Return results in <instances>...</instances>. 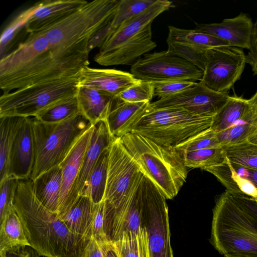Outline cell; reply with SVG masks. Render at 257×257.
Segmentation results:
<instances>
[{
    "mask_svg": "<svg viewBox=\"0 0 257 257\" xmlns=\"http://www.w3.org/2000/svg\"><path fill=\"white\" fill-rule=\"evenodd\" d=\"M89 39L57 47L40 32L28 33L16 48L1 57L0 88L7 93L80 74L89 64Z\"/></svg>",
    "mask_w": 257,
    "mask_h": 257,
    "instance_id": "cell-1",
    "label": "cell"
},
{
    "mask_svg": "<svg viewBox=\"0 0 257 257\" xmlns=\"http://www.w3.org/2000/svg\"><path fill=\"white\" fill-rule=\"evenodd\" d=\"M14 207L30 244L46 257H83L89 241L71 230L36 197L31 178L19 180Z\"/></svg>",
    "mask_w": 257,
    "mask_h": 257,
    "instance_id": "cell-2",
    "label": "cell"
},
{
    "mask_svg": "<svg viewBox=\"0 0 257 257\" xmlns=\"http://www.w3.org/2000/svg\"><path fill=\"white\" fill-rule=\"evenodd\" d=\"M210 242L221 254H257V215L226 190L213 209Z\"/></svg>",
    "mask_w": 257,
    "mask_h": 257,
    "instance_id": "cell-3",
    "label": "cell"
},
{
    "mask_svg": "<svg viewBox=\"0 0 257 257\" xmlns=\"http://www.w3.org/2000/svg\"><path fill=\"white\" fill-rule=\"evenodd\" d=\"M142 173L168 199L175 197L186 180L187 167L174 148L161 146L134 132L120 138Z\"/></svg>",
    "mask_w": 257,
    "mask_h": 257,
    "instance_id": "cell-4",
    "label": "cell"
},
{
    "mask_svg": "<svg viewBox=\"0 0 257 257\" xmlns=\"http://www.w3.org/2000/svg\"><path fill=\"white\" fill-rule=\"evenodd\" d=\"M213 116L198 115L178 108L153 109L150 105L131 132L161 146L175 148L210 129Z\"/></svg>",
    "mask_w": 257,
    "mask_h": 257,
    "instance_id": "cell-5",
    "label": "cell"
},
{
    "mask_svg": "<svg viewBox=\"0 0 257 257\" xmlns=\"http://www.w3.org/2000/svg\"><path fill=\"white\" fill-rule=\"evenodd\" d=\"M32 117L35 148L32 181L60 165L80 138L92 125L81 114L57 123H47Z\"/></svg>",
    "mask_w": 257,
    "mask_h": 257,
    "instance_id": "cell-6",
    "label": "cell"
},
{
    "mask_svg": "<svg viewBox=\"0 0 257 257\" xmlns=\"http://www.w3.org/2000/svg\"><path fill=\"white\" fill-rule=\"evenodd\" d=\"M119 1L95 0L38 32L53 46H69L90 38L112 19Z\"/></svg>",
    "mask_w": 257,
    "mask_h": 257,
    "instance_id": "cell-7",
    "label": "cell"
},
{
    "mask_svg": "<svg viewBox=\"0 0 257 257\" xmlns=\"http://www.w3.org/2000/svg\"><path fill=\"white\" fill-rule=\"evenodd\" d=\"M80 76V74L3 93L0 97V118L35 117L57 103L76 96Z\"/></svg>",
    "mask_w": 257,
    "mask_h": 257,
    "instance_id": "cell-8",
    "label": "cell"
},
{
    "mask_svg": "<svg viewBox=\"0 0 257 257\" xmlns=\"http://www.w3.org/2000/svg\"><path fill=\"white\" fill-rule=\"evenodd\" d=\"M142 226L148 233L150 257H174L167 198L146 176L142 178Z\"/></svg>",
    "mask_w": 257,
    "mask_h": 257,
    "instance_id": "cell-9",
    "label": "cell"
},
{
    "mask_svg": "<svg viewBox=\"0 0 257 257\" xmlns=\"http://www.w3.org/2000/svg\"><path fill=\"white\" fill-rule=\"evenodd\" d=\"M131 73L138 79L150 82L172 80L201 81L203 72L179 56L167 51L148 53L131 67Z\"/></svg>",
    "mask_w": 257,
    "mask_h": 257,
    "instance_id": "cell-10",
    "label": "cell"
},
{
    "mask_svg": "<svg viewBox=\"0 0 257 257\" xmlns=\"http://www.w3.org/2000/svg\"><path fill=\"white\" fill-rule=\"evenodd\" d=\"M143 174L120 138H116L109 147L105 207H116Z\"/></svg>",
    "mask_w": 257,
    "mask_h": 257,
    "instance_id": "cell-11",
    "label": "cell"
},
{
    "mask_svg": "<svg viewBox=\"0 0 257 257\" xmlns=\"http://www.w3.org/2000/svg\"><path fill=\"white\" fill-rule=\"evenodd\" d=\"M245 55L242 49L231 46L208 51L201 81L215 91L227 93L241 77Z\"/></svg>",
    "mask_w": 257,
    "mask_h": 257,
    "instance_id": "cell-12",
    "label": "cell"
},
{
    "mask_svg": "<svg viewBox=\"0 0 257 257\" xmlns=\"http://www.w3.org/2000/svg\"><path fill=\"white\" fill-rule=\"evenodd\" d=\"M167 38L169 54L179 56L191 63L203 72L206 64V54L210 50L230 46L229 43L214 36L168 26Z\"/></svg>",
    "mask_w": 257,
    "mask_h": 257,
    "instance_id": "cell-13",
    "label": "cell"
},
{
    "mask_svg": "<svg viewBox=\"0 0 257 257\" xmlns=\"http://www.w3.org/2000/svg\"><path fill=\"white\" fill-rule=\"evenodd\" d=\"M143 175L116 207L109 208L104 206V231L111 242L117 240L124 232H137L143 226Z\"/></svg>",
    "mask_w": 257,
    "mask_h": 257,
    "instance_id": "cell-14",
    "label": "cell"
},
{
    "mask_svg": "<svg viewBox=\"0 0 257 257\" xmlns=\"http://www.w3.org/2000/svg\"><path fill=\"white\" fill-rule=\"evenodd\" d=\"M227 93L215 91L202 81L181 92L150 103L153 109L178 108L205 116H214L225 104Z\"/></svg>",
    "mask_w": 257,
    "mask_h": 257,
    "instance_id": "cell-15",
    "label": "cell"
},
{
    "mask_svg": "<svg viewBox=\"0 0 257 257\" xmlns=\"http://www.w3.org/2000/svg\"><path fill=\"white\" fill-rule=\"evenodd\" d=\"M93 125L80 138L65 160L60 164L62 168V186L57 216L61 219L73 207V193L83 158L89 146Z\"/></svg>",
    "mask_w": 257,
    "mask_h": 257,
    "instance_id": "cell-16",
    "label": "cell"
},
{
    "mask_svg": "<svg viewBox=\"0 0 257 257\" xmlns=\"http://www.w3.org/2000/svg\"><path fill=\"white\" fill-rule=\"evenodd\" d=\"M173 7L172 2L156 0L151 6L133 17L113 33L100 48L96 57H102L138 38L143 30L164 12Z\"/></svg>",
    "mask_w": 257,
    "mask_h": 257,
    "instance_id": "cell-17",
    "label": "cell"
},
{
    "mask_svg": "<svg viewBox=\"0 0 257 257\" xmlns=\"http://www.w3.org/2000/svg\"><path fill=\"white\" fill-rule=\"evenodd\" d=\"M35 158L36 148L32 117H25L12 150L9 176L19 180L30 178Z\"/></svg>",
    "mask_w": 257,
    "mask_h": 257,
    "instance_id": "cell-18",
    "label": "cell"
},
{
    "mask_svg": "<svg viewBox=\"0 0 257 257\" xmlns=\"http://www.w3.org/2000/svg\"><path fill=\"white\" fill-rule=\"evenodd\" d=\"M196 32L210 34L228 42L231 47L248 50L253 26L251 18L240 13L219 23H195Z\"/></svg>",
    "mask_w": 257,
    "mask_h": 257,
    "instance_id": "cell-19",
    "label": "cell"
},
{
    "mask_svg": "<svg viewBox=\"0 0 257 257\" xmlns=\"http://www.w3.org/2000/svg\"><path fill=\"white\" fill-rule=\"evenodd\" d=\"M83 0H48L39 2L31 7L26 24L27 32H39L62 20L84 5Z\"/></svg>",
    "mask_w": 257,
    "mask_h": 257,
    "instance_id": "cell-20",
    "label": "cell"
},
{
    "mask_svg": "<svg viewBox=\"0 0 257 257\" xmlns=\"http://www.w3.org/2000/svg\"><path fill=\"white\" fill-rule=\"evenodd\" d=\"M140 80L127 72L87 66L81 72L78 85L105 91L117 96Z\"/></svg>",
    "mask_w": 257,
    "mask_h": 257,
    "instance_id": "cell-21",
    "label": "cell"
},
{
    "mask_svg": "<svg viewBox=\"0 0 257 257\" xmlns=\"http://www.w3.org/2000/svg\"><path fill=\"white\" fill-rule=\"evenodd\" d=\"M116 138L110 134L105 121L93 125L90 141L73 191L75 203L81 195L101 154Z\"/></svg>",
    "mask_w": 257,
    "mask_h": 257,
    "instance_id": "cell-22",
    "label": "cell"
},
{
    "mask_svg": "<svg viewBox=\"0 0 257 257\" xmlns=\"http://www.w3.org/2000/svg\"><path fill=\"white\" fill-rule=\"evenodd\" d=\"M76 97L81 114L92 125L105 121L113 106L120 100L108 92L79 85Z\"/></svg>",
    "mask_w": 257,
    "mask_h": 257,
    "instance_id": "cell-23",
    "label": "cell"
},
{
    "mask_svg": "<svg viewBox=\"0 0 257 257\" xmlns=\"http://www.w3.org/2000/svg\"><path fill=\"white\" fill-rule=\"evenodd\" d=\"M152 23L149 24L139 36L115 51L102 57H94L100 65H132L139 58L154 49L157 44L152 40Z\"/></svg>",
    "mask_w": 257,
    "mask_h": 257,
    "instance_id": "cell-24",
    "label": "cell"
},
{
    "mask_svg": "<svg viewBox=\"0 0 257 257\" xmlns=\"http://www.w3.org/2000/svg\"><path fill=\"white\" fill-rule=\"evenodd\" d=\"M150 102H128L120 99L113 106L105 122L110 134L121 138L133 126L150 107Z\"/></svg>",
    "mask_w": 257,
    "mask_h": 257,
    "instance_id": "cell-25",
    "label": "cell"
},
{
    "mask_svg": "<svg viewBox=\"0 0 257 257\" xmlns=\"http://www.w3.org/2000/svg\"><path fill=\"white\" fill-rule=\"evenodd\" d=\"M98 204L81 195L69 211L60 219L74 232L90 239Z\"/></svg>",
    "mask_w": 257,
    "mask_h": 257,
    "instance_id": "cell-26",
    "label": "cell"
},
{
    "mask_svg": "<svg viewBox=\"0 0 257 257\" xmlns=\"http://www.w3.org/2000/svg\"><path fill=\"white\" fill-rule=\"evenodd\" d=\"M62 171L60 165L42 174L33 181L34 192L46 208L57 215L62 186Z\"/></svg>",
    "mask_w": 257,
    "mask_h": 257,
    "instance_id": "cell-27",
    "label": "cell"
},
{
    "mask_svg": "<svg viewBox=\"0 0 257 257\" xmlns=\"http://www.w3.org/2000/svg\"><path fill=\"white\" fill-rule=\"evenodd\" d=\"M25 118L21 116L0 118V181L9 176L12 150Z\"/></svg>",
    "mask_w": 257,
    "mask_h": 257,
    "instance_id": "cell-28",
    "label": "cell"
},
{
    "mask_svg": "<svg viewBox=\"0 0 257 257\" xmlns=\"http://www.w3.org/2000/svg\"><path fill=\"white\" fill-rule=\"evenodd\" d=\"M257 133V111L249 106L244 115L228 128L216 133L221 145L248 142Z\"/></svg>",
    "mask_w": 257,
    "mask_h": 257,
    "instance_id": "cell-29",
    "label": "cell"
},
{
    "mask_svg": "<svg viewBox=\"0 0 257 257\" xmlns=\"http://www.w3.org/2000/svg\"><path fill=\"white\" fill-rule=\"evenodd\" d=\"M205 171L214 175L226 188V190L243 194L257 201V188L249 180L237 173L227 158L222 165L206 169Z\"/></svg>",
    "mask_w": 257,
    "mask_h": 257,
    "instance_id": "cell-30",
    "label": "cell"
},
{
    "mask_svg": "<svg viewBox=\"0 0 257 257\" xmlns=\"http://www.w3.org/2000/svg\"><path fill=\"white\" fill-rule=\"evenodd\" d=\"M0 225V251L6 252L22 246H30L15 208Z\"/></svg>",
    "mask_w": 257,
    "mask_h": 257,
    "instance_id": "cell-31",
    "label": "cell"
},
{
    "mask_svg": "<svg viewBox=\"0 0 257 257\" xmlns=\"http://www.w3.org/2000/svg\"><path fill=\"white\" fill-rule=\"evenodd\" d=\"M112 245L117 257H150L145 227L137 232H124Z\"/></svg>",
    "mask_w": 257,
    "mask_h": 257,
    "instance_id": "cell-32",
    "label": "cell"
},
{
    "mask_svg": "<svg viewBox=\"0 0 257 257\" xmlns=\"http://www.w3.org/2000/svg\"><path fill=\"white\" fill-rule=\"evenodd\" d=\"M249 106L248 99L229 96L225 104L213 116L211 130L218 133L228 128L244 115Z\"/></svg>",
    "mask_w": 257,
    "mask_h": 257,
    "instance_id": "cell-33",
    "label": "cell"
},
{
    "mask_svg": "<svg viewBox=\"0 0 257 257\" xmlns=\"http://www.w3.org/2000/svg\"><path fill=\"white\" fill-rule=\"evenodd\" d=\"M109 147L105 149L99 157L81 195L89 197L96 204L104 199L107 181Z\"/></svg>",
    "mask_w": 257,
    "mask_h": 257,
    "instance_id": "cell-34",
    "label": "cell"
},
{
    "mask_svg": "<svg viewBox=\"0 0 257 257\" xmlns=\"http://www.w3.org/2000/svg\"><path fill=\"white\" fill-rule=\"evenodd\" d=\"M187 168L206 169L224 164L226 157L222 147L204 149L181 154Z\"/></svg>",
    "mask_w": 257,
    "mask_h": 257,
    "instance_id": "cell-35",
    "label": "cell"
},
{
    "mask_svg": "<svg viewBox=\"0 0 257 257\" xmlns=\"http://www.w3.org/2000/svg\"><path fill=\"white\" fill-rule=\"evenodd\" d=\"M156 1V0L119 1L113 17L106 25L109 37L125 22L145 11Z\"/></svg>",
    "mask_w": 257,
    "mask_h": 257,
    "instance_id": "cell-36",
    "label": "cell"
},
{
    "mask_svg": "<svg viewBox=\"0 0 257 257\" xmlns=\"http://www.w3.org/2000/svg\"><path fill=\"white\" fill-rule=\"evenodd\" d=\"M81 114L76 96L47 108L34 117L47 123H57Z\"/></svg>",
    "mask_w": 257,
    "mask_h": 257,
    "instance_id": "cell-37",
    "label": "cell"
},
{
    "mask_svg": "<svg viewBox=\"0 0 257 257\" xmlns=\"http://www.w3.org/2000/svg\"><path fill=\"white\" fill-rule=\"evenodd\" d=\"M226 158L235 165L257 169V144L245 142L222 146Z\"/></svg>",
    "mask_w": 257,
    "mask_h": 257,
    "instance_id": "cell-38",
    "label": "cell"
},
{
    "mask_svg": "<svg viewBox=\"0 0 257 257\" xmlns=\"http://www.w3.org/2000/svg\"><path fill=\"white\" fill-rule=\"evenodd\" d=\"M19 179L9 176L0 181V223L15 208L14 200Z\"/></svg>",
    "mask_w": 257,
    "mask_h": 257,
    "instance_id": "cell-39",
    "label": "cell"
},
{
    "mask_svg": "<svg viewBox=\"0 0 257 257\" xmlns=\"http://www.w3.org/2000/svg\"><path fill=\"white\" fill-rule=\"evenodd\" d=\"M117 96L121 101L125 102H150L154 96V87L152 82L140 80Z\"/></svg>",
    "mask_w": 257,
    "mask_h": 257,
    "instance_id": "cell-40",
    "label": "cell"
},
{
    "mask_svg": "<svg viewBox=\"0 0 257 257\" xmlns=\"http://www.w3.org/2000/svg\"><path fill=\"white\" fill-rule=\"evenodd\" d=\"M220 147L222 146L217 138L216 133L210 128L174 149L181 154L189 151Z\"/></svg>",
    "mask_w": 257,
    "mask_h": 257,
    "instance_id": "cell-41",
    "label": "cell"
},
{
    "mask_svg": "<svg viewBox=\"0 0 257 257\" xmlns=\"http://www.w3.org/2000/svg\"><path fill=\"white\" fill-rule=\"evenodd\" d=\"M196 82L186 80L153 82L154 87V96L159 97L160 99L167 97L194 86Z\"/></svg>",
    "mask_w": 257,
    "mask_h": 257,
    "instance_id": "cell-42",
    "label": "cell"
},
{
    "mask_svg": "<svg viewBox=\"0 0 257 257\" xmlns=\"http://www.w3.org/2000/svg\"><path fill=\"white\" fill-rule=\"evenodd\" d=\"M104 202L98 203L92 227V236L99 242L108 243L110 242L104 231Z\"/></svg>",
    "mask_w": 257,
    "mask_h": 257,
    "instance_id": "cell-43",
    "label": "cell"
},
{
    "mask_svg": "<svg viewBox=\"0 0 257 257\" xmlns=\"http://www.w3.org/2000/svg\"><path fill=\"white\" fill-rule=\"evenodd\" d=\"M246 63L249 64L254 75H257V19L253 24L250 46L245 55Z\"/></svg>",
    "mask_w": 257,
    "mask_h": 257,
    "instance_id": "cell-44",
    "label": "cell"
},
{
    "mask_svg": "<svg viewBox=\"0 0 257 257\" xmlns=\"http://www.w3.org/2000/svg\"><path fill=\"white\" fill-rule=\"evenodd\" d=\"M111 242L102 243L92 236L85 248L83 257H105Z\"/></svg>",
    "mask_w": 257,
    "mask_h": 257,
    "instance_id": "cell-45",
    "label": "cell"
},
{
    "mask_svg": "<svg viewBox=\"0 0 257 257\" xmlns=\"http://www.w3.org/2000/svg\"><path fill=\"white\" fill-rule=\"evenodd\" d=\"M38 252L32 246H25L6 252V257H39Z\"/></svg>",
    "mask_w": 257,
    "mask_h": 257,
    "instance_id": "cell-46",
    "label": "cell"
},
{
    "mask_svg": "<svg viewBox=\"0 0 257 257\" xmlns=\"http://www.w3.org/2000/svg\"><path fill=\"white\" fill-rule=\"evenodd\" d=\"M231 164L238 175L249 180L257 188V169L249 168Z\"/></svg>",
    "mask_w": 257,
    "mask_h": 257,
    "instance_id": "cell-47",
    "label": "cell"
},
{
    "mask_svg": "<svg viewBox=\"0 0 257 257\" xmlns=\"http://www.w3.org/2000/svg\"><path fill=\"white\" fill-rule=\"evenodd\" d=\"M242 201L257 215V201L241 193H236Z\"/></svg>",
    "mask_w": 257,
    "mask_h": 257,
    "instance_id": "cell-48",
    "label": "cell"
},
{
    "mask_svg": "<svg viewBox=\"0 0 257 257\" xmlns=\"http://www.w3.org/2000/svg\"><path fill=\"white\" fill-rule=\"evenodd\" d=\"M225 257H257V254L246 253H234L227 254L224 255Z\"/></svg>",
    "mask_w": 257,
    "mask_h": 257,
    "instance_id": "cell-49",
    "label": "cell"
},
{
    "mask_svg": "<svg viewBox=\"0 0 257 257\" xmlns=\"http://www.w3.org/2000/svg\"><path fill=\"white\" fill-rule=\"evenodd\" d=\"M248 102L249 105L257 111V91L250 99H248Z\"/></svg>",
    "mask_w": 257,
    "mask_h": 257,
    "instance_id": "cell-50",
    "label": "cell"
},
{
    "mask_svg": "<svg viewBox=\"0 0 257 257\" xmlns=\"http://www.w3.org/2000/svg\"><path fill=\"white\" fill-rule=\"evenodd\" d=\"M105 257H117L115 251L112 247V242L110 246L106 251Z\"/></svg>",
    "mask_w": 257,
    "mask_h": 257,
    "instance_id": "cell-51",
    "label": "cell"
},
{
    "mask_svg": "<svg viewBox=\"0 0 257 257\" xmlns=\"http://www.w3.org/2000/svg\"><path fill=\"white\" fill-rule=\"evenodd\" d=\"M248 142L257 144V133L249 140Z\"/></svg>",
    "mask_w": 257,
    "mask_h": 257,
    "instance_id": "cell-52",
    "label": "cell"
},
{
    "mask_svg": "<svg viewBox=\"0 0 257 257\" xmlns=\"http://www.w3.org/2000/svg\"><path fill=\"white\" fill-rule=\"evenodd\" d=\"M1 257H6V251H0Z\"/></svg>",
    "mask_w": 257,
    "mask_h": 257,
    "instance_id": "cell-53",
    "label": "cell"
}]
</instances>
